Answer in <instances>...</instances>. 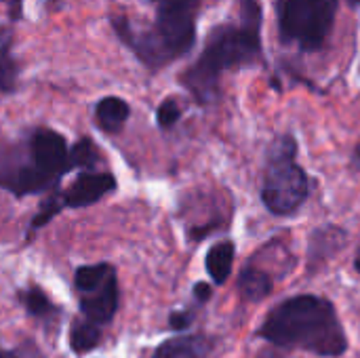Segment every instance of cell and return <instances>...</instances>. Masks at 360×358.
<instances>
[{
    "label": "cell",
    "instance_id": "obj_26",
    "mask_svg": "<svg viewBox=\"0 0 360 358\" xmlns=\"http://www.w3.org/2000/svg\"><path fill=\"white\" fill-rule=\"evenodd\" d=\"M0 358H17L13 352H4V350H0Z\"/></svg>",
    "mask_w": 360,
    "mask_h": 358
},
{
    "label": "cell",
    "instance_id": "obj_23",
    "mask_svg": "<svg viewBox=\"0 0 360 358\" xmlns=\"http://www.w3.org/2000/svg\"><path fill=\"white\" fill-rule=\"evenodd\" d=\"M158 6H162V4H194V6H198L200 4V0H154Z\"/></svg>",
    "mask_w": 360,
    "mask_h": 358
},
{
    "label": "cell",
    "instance_id": "obj_1",
    "mask_svg": "<svg viewBox=\"0 0 360 358\" xmlns=\"http://www.w3.org/2000/svg\"><path fill=\"white\" fill-rule=\"evenodd\" d=\"M262 4L240 0V23L215 25L198 59L181 74V84L202 106L217 101L221 74L262 61Z\"/></svg>",
    "mask_w": 360,
    "mask_h": 358
},
{
    "label": "cell",
    "instance_id": "obj_10",
    "mask_svg": "<svg viewBox=\"0 0 360 358\" xmlns=\"http://www.w3.org/2000/svg\"><path fill=\"white\" fill-rule=\"evenodd\" d=\"M234 255H236V247L232 241H219L209 249L205 268L215 285H224L230 279L234 268Z\"/></svg>",
    "mask_w": 360,
    "mask_h": 358
},
{
    "label": "cell",
    "instance_id": "obj_18",
    "mask_svg": "<svg viewBox=\"0 0 360 358\" xmlns=\"http://www.w3.org/2000/svg\"><path fill=\"white\" fill-rule=\"evenodd\" d=\"M179 118H181V106H179L177 99H173V97L165 99V101L158 106V110H156V122H158L160 129H171V127H175V124L179 122Z\"/></svg>",
    "mask_w": 360,
    "mask_h": 358
},
{
    "label": "cell",
    "instance_id": "obj_20",
    "mask_svg": "<svg viewBox=\"0 0 360 358\" xmlns=\"http://www.w3.org/2000/svg\"><path fill=\"white\" fill-rule=\"evenodd\" d=\"M65 207V203H63V196H55V198H51L42 209H40V213L34 217V222H32V228H42L44 224H49L61 209Z\"/></svg>",
    "mask_w": 360,
    "mask_h": 358
},
{
    "label": "cell",
    "instance_id": "obj_24",
    "mask_svg": "<svg viewBox=\"0 0 360 358\" xmlns=\"http://www.w3.org/2000/svg\"><path fill=\"white\" fill-rule=\"evenodd\" d=\"M255 358H283V354L278 350H274V348H268V350L259 352Z\"/></svg>",
    "mask_w": 360,
    "mask_h": 358
},
{
    "label": "cell",
    "instance_id": "obj_17",
    "mask_svg": "<svg viewBox=\"0 0 360 358\" xmlns=\"http://www.w3.org/2000/svg\"><path fill=\"white\" fill-rule=\"evenodd\" d=\"M97 162V148L93 146L91 139L82 137L70 152V165L72 167H82V169H89Z\"/></svg>",
    "mask_w": 360,
    "mask_h": 358
},
{
    "label": "cell",
    "instance_id": "obj_27",
    "mask_svg": "<svg viewBox=\"0 0 360 358\" xmlns=\"http://www.w3.org/2000/svg\"><path fill=\"white\" fill-rule=\"evenodd\" d=\"M354 268H356V272L360 274V251H359V255H356V260H354Z\"/></svg>",
    "mask_w": 360,
    "mask_h": 358
},
{
    "label": "cell",
    "instance_id": "obj_14",
    "mask_svg": "<svg viewBox=\"0 0 360 358\" xmlns=\"http://www.w3.org/2000/svg\"><path fill=\"white\" fill-rule=\"evenodd\" d=\"M114 274V268L108 266V264H95V266H82L76 270V276H74V283H76V289L82 293H89L93 289H97L99 285H103L110 276Z\"/></svg>",
    "mask_w": 360,
    "mask_h": 358
},
{
    "label": "cell",
    "instance_id": "obj_11",
    "mask_svg": "<svg viewBox=\"0 0 360 358\" xmlns=\"http://www.w3.org/2000/svg\"><path fill=\"white\" fill-rule=\"evenodd\" d=\"M310 243H312L310 262H312V266H316L342 249V245L346 243V232L338 226H325L312 234Z\"/></svg>",
    "mask_w": 360,
    "mask_h": 358
},
{
    "label": "cell",
    "instance_id": "obj_5",
    "mask_svg": "<svg viewBox=\"0 0 360 358\" xmlns=\"http://www.w3.org/2000/svg\"><path fill=\"white\" fill-rule=\"evenodd\" d=\"M32 152H34V167L46 177H51L53 181H57L68 169H72L65 139L55 131L49 129L36 131L32 139Z\"/></svg>",
    "mask_w": 360,
    "mask_h": 358
},
{
    "label": "cell",
    "instance_id": "obj_22",
    "mask_svg": "<svg viewBox=\"0 0 360 358\" xmlns=\"http://www.w3.org/2000/svg\"><path fill=\"white\" fill-rule=\"evenodd\" d=\"M211 295H213V287H211L209 283H196V285H194V298H196L198 304L209 302Z\"/></svg>",
    "mask_w": 360,
    "mask_h": 358
},
{
    "label": "cell",
    "instance_id": "obj_16",
    "mask_svg": "<svg viewBox=\"0 0 360 358\" xmlns=\"http://www.w3.org/2000/svg\"><path fill=\"white\" fill-rule=\"evenodd\" d=\"M17 84V63L11 55V38L0 42V91L11 93Z\"/></svg>",
    "mask_w": 360,
    "mask_h": 358
},
{
    "label": "cell",
    "instance_id": "obj_28",
    "mask_svg": "<svg viewBox=\"0 0 360 358\" xmlns=\"http://www.w3.org/2000/svg\"><path fill=\"white\" fill-rule=\"evenodd\" d=\"M346 2H348L350 6H354V8H359L360 6V0H346Z\"/></svg>",
    "mask_w": 360,
    "mask_h": 358
},
{
    "label": "cell",
    "instance_id": "obj_7",
    "mask_svg": "<svg viewBox=\"0 0 360 358\" xmlns=\"http://www.w3.org/2000/svg\"><path fill=\"white\" fill-rule=\"evenodd\" d=\"M116 188V179L112 173H86L80 175L70 190L63 194V203L68 207H86L103 198Z\"/></svg>",
    "mask_w": 360,
    "mask_h": 358
},
{
    "label": "cell",
    "instance_id": "obj_2",
    "mask_svg": "<svg viewBox=\"0 0 360 358\" xmlns=\"http://www.w3.org/2000/svg\"><path fill=\"white\" fill-rule=\"evenodd\" d=\"M259 338L276 348L304 350L319 357H342L348 338L335 306L319 295H295L268 312Z\"/></svg>",
    "mask_w": 360,
    "mask_h": 358
},
{
    "label": "cell",
    "instance_id": "obj_4",
    "mask_svg": "<svg viewBox=\"0 0 360 358\" xmlns=\"http://www.w3.org/2000/svg\"><path fill=\"white\" fill-rule=\"evenodd\" d=\"M274 6L281 42L316 53L333 32L340 0H276Z\"/></svg>",
    "mask_w": 360,
    "mask_h": 358
},
{
    "label": "cell",
    "instance_id": "obj_3",
    "mask_svg": "<svg viewBox=\"0 0 360 358\" xmlns=\"http://www.w3.org/2000/svg\"><path fill=\"white\" fill-rule=\"evenodd\" d=\"M310 196V179L297 162V139L278 135L266 152L262 200L278 217L293 215Z\"/></svg>",
    "mask_w": 360,
    "mask_h": 358
},
{
    "label": "cell",
    "instance_id": "obj_12",
    "mask_svg": "<svg viewBox=\"0 0 360 358\" xmlns=\"http://www.w3.org/2000/svg\"><path fill=\"white\" fill-rule=\"evenodd\" d=\"M131 114V108L124 99L120 97H103L97 108H95V118L97 124L105 131V133H116L122 129V124L127 122Z\"/></svg>",
    "mask_w": 360,
    "mask_h": 358
},
{
    "label": "cell",
    "instance_id": "obj_25",
    "mask_svg": "<svg viewBox=\"0 0 360 358\" xmlns=\"http://www.w3.org/2000/svg\"><path fill=\"white\" fill-rule=\"evenodd\" d=\"M352 162H354V167H359V169H360V143L356 146L354 154H352Z\"/></svg>",
    "mask_w": 360,
    "mask_h": 358
},
{
    "label": "cell",
    "instance_id": "obj_13",
    "mask_svg": "<svg viewBox=\"0 0 360 358\" xmlns=\"http://www.w3.org/2000/svg\"><path fill=\"white\" fill-rule=\"evenodd\" d=\"M51 184H55L51 177H46L44 173H40L36 167H23L19 169L13 177H8L4 181V186L8 190H13L15 194H32V192H42L46 190Z\"/></svg>",
    "mask_w": 360,
    "mask_h": 358
},
{
    "label": "cell",
    "instance_id": "obj_19",
    "mask_svg": "<svg viewBox=\"0 0 360 358\" xmlns=\"http://www.w3.org/2000/svg\"><path fill=\"white\" fill-rule=\"evenodd\" d=\"M23 304H25L27 312L34 317H44L53 310L49 298L40 289H27V293L23 295Z\"/></svg>",
    "mask_w": 360,
    "mask_h": 358
},
{
    "label": "cell",
    "instance_id": "obj_21",
    "mask_svg": "<svg viewBox=\"0 0 360 358\" xmlns=\"http://www.w3.org/2000/svg\"><path fill=\"white\" fill-rule=\"evenodd\" d=\"M169 323H171V329H175V331H184V329H188L190 327V323H192V314L190 312H173L171 317H169Z\"/></svg>",
    "mask_w": 360,
    "mask_h": 358
},
{
    "label": "cell",
    "instance_id": "obj_9",
    "mask_svg": "<svg viewBox=\"0 0 360 358\" xmlns=\"http://www.w3.org/2000/svg\"><path fill=\"white\" fill-rule=\"evenodd\" d=\"M274 289V279L262 270L259 266H245L240 276H238V291L245 302L249 304H259L264 302Z\"/></svg>",
    "mask_w": 360,
    "mask_h": 358
},
{
    "label": "cell",
    "instance_id": "obj_6",
    "mask_svg": "<svg viewBox=\"0 0 360 358\" xmlns=\"http://www.w3.org/2000/svg\"><path fill=\"white\" fill-rule=\"evenodd\" d=\"M118 308V281H116V272L97 289L82 293L80 295V310L84 314L86 321L101 325L108 323L114 312Z\"/></svg>",
    "mask_w": 360,
    "mask_h": 358
},
{
    "label": "cell",
    "instance_id": "obj_15",
    "mask_svg": "<svg viewBox=\"0 0 360 358\" xmlns=\"http://www.w3.org/2000/svg\"><path fill=\"white\" fill-rule=\"evenodd\" d=\"M99 325L91 323V321H74L72 325V331H70V344H72V350L76 352H89L93 350L97 344H99Z\"/></svg>",
    "mask_w": 360,
    "mask_h": 358
},
{
    "label": "cell",
    "instance_id": "obj_8",
    "mask_svg": "<svg viewBox=\"0 0 360 358\" xmlns=\"http://www.w3.org/2000/svg\"><path fill=\"white\" fill-rule=\"evenodd\" d=\"M211 352V340L205 335H184L162 342L152 358H205Z\"/></svg>",
    "mask_w": 360,
    "mask_h": 358
}]
</instances>
